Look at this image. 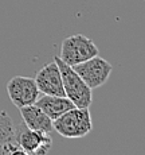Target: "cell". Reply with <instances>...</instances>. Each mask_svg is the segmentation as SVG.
Returning <instances> with one entry per match:
<instances>
[{
    "label": "cell",
    "mask_w": 145,
    "mask_h": 155,
    "mask_svg": "<svg viewBox=\"0 0 145 155\" xmlns=\"http://www.w3.org/2000/svg\"><path fill=\"white\" fill-rule=\"evenodd\" d=\"M34 80L40 93L51 94V96H65L61 71H59L55 61L47 62L36 73Z\"/></svg>",
    "instance_id": "cell-7"
},
{
    "label": "cell",
    "mask_w": 145,
    "mask_h": 155,
    "mask_svg": "<svg viewBox=\"0 0 145 155\" xmlns=\"http://www.w3.org/2000/svg\"><path fill=\"white\" fill-rule=\"evenodd\" d=\"M7 92L12 104L17 108L32 105L40 96L35 80L24 76H16L11 78L7 82Z\"/></svg>",
    "instance_id": "cell-6"
},
{
    "label": "cell",
    "mask_w": 145,
    "mask_h": 155,
    "mask_svg": "<svg viewBox=\"0 0 145 155\" xmlns=\"http://www.w3.org/2000/svg\"><path fill=\"white\" fill-rule=\"evenodd\" d=\"M71 68L78 73V76L84 80L85 84L91 91L105 84L109 80V77H110L112 70H113L112 64H109L106 59H103L98 55Z\"/></svg>",
    "instance_id": "cell-4"
},
{
    "label": "cell",
    "mask_w": 145,
    "mask_h": 155,
    "mask_svg": "<svg viewBox=\"0 0 145 155\" xmlns=\"http://www.w3.org/2000/svg\"><path fill=\"white\" fill-rule=\"evenodd\" d=\"M98 47L90 38L82 34H77L63 39L61 46V53L58 57L69 66H75V65L82 64V62L98 55Z\"/></svg>",
    "instance_id": "cell-3"
},
{
    "label": "cell",
    "mask_w": 145,
    "mask_h": 155,
    "mask_svg": "<svg viewBox=\"0 0 145 155\" xmlns=\"http://www.w3.org/2000/svg\"><path fill=\"white\" fill-rule=\"evenodd\" d=\"M15 142V126L5 111H0V144Z\"/></svg>",
    "instance_id": "cell-10"
},
{
    "label": "cell",
    "mask_w": 145,
    "mask_h": 155,
    "mask_svg": "<svg viewBox=\"0 0 145 155\" xmlns=\"http://www.w3.org/2000/svg\"><path fill=\"white\" fill-rule=\"evenodd\" d=\"M15 142L30 155H49L52 146L50 134L30 130L24 123L15 127Z\"/></svg>",
    "instance_id": "cell-5"
},
{
    "label": "cell",
    "mask_w": 145,
    "mask_h": 155,
    "mask_svg": "<svg viewBox=\"0 0 145 155\" xmlns=\"http://www.w3.org/2000/svg\"><path fill=\"white\" fill-rule=\"evenodd\" d=\"M19 109H20V115L23 117V123L30 130L40 131V132H46V134H50L54 131V128H52V120L39 107L35 105V104L22 107Z\"/></svg>",
    "instance_id": "cell-8"
},
{
    "label": "cell",
    "mask_w": 145,
    "mask_h": 155,
    "mask_svg": "<svg viewBox=\"0 0 145 155\" xmlns=\"http://www.w3.org/2000/svg\"><path fill=\"white\" fill-rule=\"evenodd\" d=\"M52 128L61 136L67 139H79L86 136L93 130V121L89 108L69 109L52 121Z\"/></svg>",
    "instance_id": "cell-2"
},
{
    "label": "cell",
    "mask_w": 145,
    "mask_h": 155,
    "mask_svg": "<svg viewBox=\"0 0 145 155\" xmlns=\"http://www.w3.org/2000/svg\"><path fill=\"white\" fill-rule=\"evenodd\" d=\"M7 147H8V143L0 144V155H5V153H7Z\"/></svg>",
    "instance_id": "cell-11"
},
{
    "label": "cell",
    "mask_w": 145,
    "mask_h": 155,
    "mask_svg": "<svg viewBox=\"0 0 145 155\" xmlns=\"http://www.w3.org/2000/svg\"><path fill=\"white\" fill-rule=\"evenodd\" d=\"M54 61L61 71L65 96L78 108H89L93 101L91 89L85 84L84 80L78 76V73L71 66L65 64L58 55L54 57Z\"/></svg>",
    "instance_id": "cell-1"
},
{
    "label": "cell",
    "mask_w": 145,
    "mask_h": 155,
    "mask_svg": "<svg viewBox=\"0 0 145 155\" xmlns=\"http://www.w3.org/2000/svg\"><path fill=\"white\" fill-rule=\"evenodd\" d=\"M35 105L39 107L52 121L58 119L61 115H63L65 112L75 107L66 96H51V94L39 96Z\"/></svg>",
    "instance_id": "cell-9"
}]
</instances>
